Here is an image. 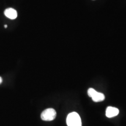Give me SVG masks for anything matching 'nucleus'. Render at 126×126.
<instances>
[{
	"instance_id": "nucleus-1",
	"label": "nucleus",
	"mask_w": 126,
	"mask_h": 126,
	"mask_svg": "<svg viewBox=\"0 0 126 126\" xmlns=\"http://www.w3.org/2000/svg\"><path fill=\"white\" fill-rule=\"evenodd\" d=\"M66 122L68 126H82L81 119L77 112H71L68 114Z\"/></svg>"
},
{
	"instance_id": "nucleus-6",
	"label": "nucleus",
	"mask_w": 126,
	"mask_h": 126,
	"mask_svg": "<svg viewBox=\"0 0 126 126\" xmlns=\"http://www.w3.org/2000/svg\"><path fill=\"white\" fill-rule=\"evenodd\" d=\"M2 78H1V77H0V84H1V82H2Z\"/></svg>"
},
{
	"instance_id": "nucleus-7",
	"label": "nucleus",
	"mask_w": 126,
	"mask_h": 126,
	"mask_svg": "<svg viewBox=\"0 0 126 126\" xmlns=\"http://www.w3.org/2000/svg\"><path fill=\"white\" fill-rule=\"evenodd\" d=\"M4 27H5V28H7V25H5V26H4Z\"/></svg>"
},
{
	"instance_id": "nucleus-4",
	"label": "nucleus",
	"mask_w": 126,
	"mask_h": 126,
	"mask_svg": "<svg viewBox=\"0 0 126 126\" xmlns=\"http://www.w3.org/2000/svg\"><path fill=\"white\" fill-rule=\"evenodd\" d=\"M119 113V110L114 107L109 106L106 110V116L109 118H111L117 116Z\"/></svg>"
},
{
	"instance_id": "nucleus-5",
	"label": "nucleus",
	"mask_w": 126,
	"mask_h": 126,
	"mask_svg": "<svg viewBox=\"0 0 126 126\" xmlns=\"http://www.w3.org/2000/svg\"><path fill=\"white\" fill-rule=\"evenodd\" d=\"M4 14L8 18L11 19H15L17 18L18 14H17L16 11L13 8H7L5 9L4 11Z\"/></svg>"
},
{
	"instance_id": "nucleus-2",
	"label": "nucleus",
	"mask_w": 126,
	"mask_h": 126,
	"mask_svg": "<svg viewBox=\"0 0 126 126\" xmlns=\"http://www.w3.org/2000/svg\"><path fill=\"white\" fill-rule=\"evenodd\" d=\"M56 111L54 109L48 108L44 110L41 114V119L44 121H52L56 117Z\"/></svg>"
},
{
	"instance_id": "nucleus-3",
	"label": "nucleus",
	"mask_w": 126,
	"mask_h": 126,
	"mask_svg": "<svg viewBox=\"0 0 126 126\" xmlns=\"http://www.w3.org/2000/svg\"><path fill=\"white\" fill-rule=\"evenodd\" d=\"M88 94L89 97H92L93 101L95 102H102L105 100V95L102 93L97 92L96 91L94 90L93 88H89L88 89Z\"/></svg>"
}]
</instances>
